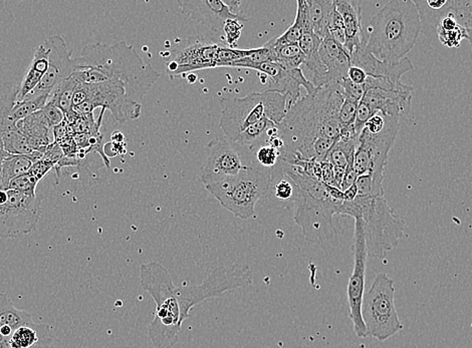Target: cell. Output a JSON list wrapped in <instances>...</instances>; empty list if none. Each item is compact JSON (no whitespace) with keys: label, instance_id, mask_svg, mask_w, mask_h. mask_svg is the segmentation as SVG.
Instances as JSON below:
<instances>
[{"label":"cell","instance_id":"6da1fadb","mask_svg":"<svg viewBox=\"0 0 472 348\" xmlns=\"http://www.w3.org/2000/svg\"><path fill=\"white\" fill-rule=\"evenodd\" d=\"M344 103V92L337 82H330L313 96L301 97L289 109L279 124V136L284 141L281 162L313 161V148L321 138L339 141V114Z\"/></svg>","mask_w":472,"mask_h":348},{"label":"cell","instance_id":"7a4b0ae2","mask_svg":"<svg viewBox=\"0 0 472 348\" xmlns=\"http://www.w3.org/2000/svg\"><path fill=\"white\" fill-rule=\"evenodd\" d=\"M75 75L80 82L89 85L115 82L126 89L131 101L139 104L160 77V72L145 63L126 41L113 45L89 43L82 48L81 55L75 58Z\"/></svg>","mask_w":472,"mask_h":348},{"label":"cell","instance_id":"3957f363","mask_svg":"<svg viewBox=\"0 0 472 348\" xmlns=\"http://www.w3.org/2000/svg\"><path fill=\"white\" fill-rule=\"evenodd\" d=\"M366 50L375 58L398 63L414 48L421 28L419 12L412 0H391L379 9L367 28Z\"/></svg>","mask_w":472,"mask_h":348},{"label":"cell","instance_id":"277c9868","mask_svg":"<svg viewBox=\"0 0 472 348\" xmlns=\"http://www.w3.org/2000/svg\"><path fill=\"white\" fill-rule=\"evenodd\" d=\"M281 168L294 185V222L306 239L310 242L332 239L336 234L333 219L339 215L344 202L333 199L325 183L309 176L299 165L282 162Z\"/></svg>","mask_w":472,"mask_h":348},{"label":"cell","instance_id":"5b68a950","mask_svg":"<svg viewBox=\"0 0 472 348\" xmlns=\"http://www.w3.org/2000/svg\"><path fill=\"white\" fill-rule=\"evenodd\" d=\"M339 215L359 219L363 227L368 257L378 259L397 247L405 232L406 222L395 215L384 195L359 196L344 202Z\"/></svg>","mask_w":472,"mask_h":348},{"label":"cell","instance_id":"8992f818","mask_svg":"<svg viewBox=\"0 0 472 348\" xmlns=\"http://www.w3.org/2000/svg\"><path fill=\"white\" fill-rule=\"evenodd\" d=\"M141 286L155 301L154 320L148 328L154 348H172L178 342L182 325L176 296V286L171 275L157 262L145 263L140 267Z\"/></svg>","mask_w":472,"mask_h":348},{"label":"cell","instance_id":"52a82bcc","mask_svg":"<svg viewBox=\"0 0 472 348\" xmlns=\"http://www.w3.org/2000/svg\"><path fill=\"white\" fill-rule=\"evenodd\" d=\"M286 97L279 92H252L245 97H232L225 101L219 126L225 138L235 143L236 138L262 119L281 124L288 114Z\"/></svg>","mask_w":472,"mask_h":348},{"label":"cell","instance_id":"ba28073f","mask_svg":"<svg viewBox=\"0 0 472 348\" xmlns=\"http://www.w3.org/2000/svg\"><path fill=\"white\" fill-rule=\"evenodd\" d=\"M272 185V169L257 164L250 165L237 176L204 187L226 210L247 220L254 215L257 202L269 196Z\"/></svg>","mask_w":472,"mask_h":348},{"label":"cell","instance_id":"9c48e42d","mask_svg":"<svg viewBox=\"0 0 472 348\" xmlns=\"http://www.w3.org/2000/svg\"><path fill=\"white\" fill-rule=\"evenodd\" d=\"M254 282V272L248 265H221L211 270L200 284L176 286L180 322L191 316L192 308L209 299L219 298L227 292L247 288Z\"/></svg>","mask_w":472,"mask_h":348},{"label":"cell","instance_id":"30bf717a","mask_svg":"<svg viewBox=\"0 0 472 348\" xmlns=\"http://www.w3.org/2000/svg\"><path fill=\"white\" fill-rule=\"evenodd\" d=\"M362 315L367 335L379 342H385L403 330L395 308L394 281L386 273L377 274L365 293Z\"/></svg>","mask_w":472,"mask_h":348},{"label":"cell","instance_id":"8fae6325","mask_svg":"<svg viewBox=\"0 0 472 348\" xmlns=\"http://www.w3.org/2000/svg\"><path fill=\"white\" fill-rule=\"evenodd\" d=\"M96 108H102V112L109 109L118 123L137 120L142 113V104L131 101L121 85L80 82L73 99V111L77 116H92Z\"/></svg>","mask_w":472,"mask_h":348},{"label":"cell","instance_id":"7c38bea8","mask_svg":"<svg viewBox=\"0 0 472 348\" xmlns=\"http://www.w3.org/2000/svg\"><path fill=\"white\" fill-rule=\"evenodd\" d=\"M400 119L385 116V126L378 134L366 129L358 137L355 152L354 170L358 177L368 174L375 184L383 188L384 170L388 163L389 152L400 130Z\"/></svg>","mask_w":472,"mask_h":348},{"label":"cell","instance_id":"4fadbf2b","mask_svg":"<svg viewBox=\"0 0 472 348\" xmlns=\"http://www.w3.org/2000/svg\"><path fill=\"white\" fill-rule=\"evenodd\" d=\"M43 198L14 190H0V238L14 239L35 230L41 215Z\"/></svg>","mask_w":472,"mask_h":348},{"label":"cell","instance_id":"5bb4252c","mask_svg":"<svg viewBox=\"0 0 472 348\" xmlns=\"http://www.w3.org/2000/svg\"><path fill=\"white\" fill-rule=\"evenodd\" d=\"M355 220L354 266L349 282H348L347 295L349 303V317L353 322V328L358 337L366 338V326H365L362 306L365 295V278H366V263L368 258L366 240H365L363 227L359 219Z\"/></svg>","mask_w":472,"mask_h":348},{"label":"cell","instance_id":"9a60e30c","mask_svg":"<svg viewBox=\"0 0 472 348\" xmlns=\"http://www.w3.org/2000/svg\"><path fill=\"white\" fill-rule=\"evenodd\" d=\"M238 147L240 146L225 137L211 141L208 160L201 168L200 181L204 186L237 176L250 167L243 164Z\"/></svg>","mask_w":472,"mask_h":348},{"label":"cell","instance_id":"2e32d148","mask_svg":"<svg viewBox=\"0 0 472 348\" xmlns=\"http://www.w3.org/2000/svg\"><path fill=\"white\" fill-rule=\"evenodd\" d=\"M218 48L215 43L195 40L186 48L175 50L166 62L167 74L173 79L197 70L215 69Z\"/></svg>","mask_w":472,"mask_h":348},{"label":"cell","instance_id":"e0dca14e","mask_svg":"<svg viewBox=\"0 0 472 348\" xmlns=\"http://www.w3.org/2000/svg\"><path fill=\"white\" fill-rule=\"evenodd\" d=\"M45 43L50 48L48 70L35 92L50 94L60 82L69 79L77 70L75 58H72L73 50H69L68 43L62 36H50Z\"/></svg>","mask_w":472,"mask_h":348},{"label":"cell","instance_id":"ac0fdd59","mask_svg":"<svg viewBox=\"0 0 472 348\" xmlns=\"http://www.w3.org/2000/svg\"><path fill=\"white\" fill-rule=\"evenodd\" d=\"M180 11L196 23L208 26L213 33H223V28L228 19H245L231 13L223 0H178Z\"/></svg>","mask_w":472,"mask_h":348},{"label":"cell","instance_id":"d6986e66","mask_svg":"<svg viewBox=\"0 0 472 348\" xmlns=\"http://www.w3.org/2000/svg\"><path fill=\"white\" fill-rule=\"evenodd\" d=\"M350 62H351L352 67L363 70L365 74L368 77H374V79H387L398 87L404 85L401 82L402 75L409 70H413L412 62L408 58H404L398 63L382 62L370 53L366 48L354 50L350 55Z\"/></svg>","mask_w":472,"mask_h":348},{"label":"cell","instance_id":"ffe728a7","mask_svg":"<svg viewBox=\"0 0 472 348\" xmlns=\"http://www.w3.org/2000/svg\"><path fill=\"white\" fill-rule=\"evenodd\" d=\"M413 89L399 91V89H370L362 97L361 101L366 104L373 114H381L386 116H401L408 114L411 108Z\"/></svg>","mask_w":472,"mask_h":348},{"label":"cell","instance_id":"44dd1931","mask_svg":"<svg viewBox=\"0 0 472 348\" xmlns=\"http://www.w3.org/2000/svg\"><path fill=\"white\" fill-rule=\"evenodd\" d=\"M345 24V50L351 55L354 50L366 48L367 33L362 26L361 1L358 0H335Z\"/></svg>","mask_w":472,"mask_h":348},{"label":"cell","instance_id":"7402d4cb","mask_svg":"<svg viewBox=\"0 0 472 348\" xmlns=\"http://www.w3.org/2000/svg\"><path fill=\"white\" fill-rule=\"evenodd\" d=\"M318 55L328 70V84H339L343 80L347 79L351 62L349 53L345 50L344 45L328 36L321 43Z\"/></svg>","mask_w":472,"mask_h":348},{"label":"cell","instance_id":"603a6c76","mask_svg":"<svg viewBox=\"0 0 472 348\" xmlns=\"http://www.w3.org/2000/svg\"><path fill=\"white\" fill-rule=\"evenodd\" d=\"M16 126L23 134L29 146L36 152L45 154L48 146L55 143L53 128L48 123L43 111L36 112L28 118L19 121Z\"/></svg>","mask_w":472,"mask_h":348},{"label":"cell","instance_id":"cb8c5ba5","mask_svg":"<svg viewBox=\"0 0 472 348\" xmlns=\"http://www.w3.org/2000/svg\"><path fill=\"white\" fill-rule=\"evenodd\" d=\"M9 342L11 348H50L53 335L48 325L31 321L14 331Z\"/></svg>","mask_w":472,"mask_h":348},{"label":"cell","instance_id":"d4e9b609","mask_svg":"<svg viewBox=\"0 0 472 348\" xmlns=\"http://www.w3.org/2000/svg\"><path fill=\"white\" fill-rule=\"evenodd\" d=\"M31 321V314L16 308L11 298L0 292V337L9 340L14 331Z\"/></svg>","mask_w":472,"mask_h":348},{"label":"cell","instance_id":"484cf974","mask_svg":"<svg viewBox=\"0 0 472 348\" xmlns=\"http://www.w3.org/2000/svg\"><path fill=\"white\" fill-rule=\"evenodd\" d=\"M449 0H415L419 12L421 28L425 36H430L436 31L442 18L449 13Z\"/></svg>","mask_w":472,"mask_h":348},{"label":"cell","instance_id":"4316f807","mask_svg":"<svg viewBox=\"0 0 472 348\" xmlns=\"http://www.w3.org/2000/svg\"><path fill=\"white\" fill-rule=\"evenodd\" d=\"M45 154L33 152L29 155H9L2 163V190H9V185L16 178L29 172L31 168Z\"/></svg>","mask_w":472,"mask_h":348},{"label":"cell","instance_id":"83f0119b","mask_svg":"<svg viewBox=\"0 0 472 348\" xmlns=\"http://www.w3.org/2000/svg\"><path fill=\"white\" fill-rule=\"evenodd\" d=\"M19 85L12 82H4L0 84V135L18 128L14 121V106L18 102Z\"/></svg>","mask_w":472,"mask_h":348},{"label":"cell","instance_id":"f1b7e54d","mask_svg":"<svg viewBox=\"0 0 472 348\" xmlns=\"http://www.w3.org/2000/svg\"><path fill=\"white\" fill-rule=\"evenodd\" d=\"M80 82H81L74 74L70 75L69 79L60 82L50 94V103L58 107L65 116L73 113V99Z\"/></svg>","mask_w":472,"mask_h":348},{"label":"cell","instance_id":"f546056e","mask_svg":"<svg viewBox=\"0 0 472 348\" xmlns=\"http://www.w3.org/2000/svg\"><path fill=\"white\" fill-rule=\"evenodd\" d=\"M277 126L279 125L269 119H262L254 125L248 126L247 130L236 138L235 143L240 147H248L252 150L264 138H265V142L267 143L269 131Z\"/></svg>","mask_w":472,"mask_h":348},{"label":"cell","instance_id":"4dcf8cb0","mask_svg":"<svg viewBox=\"0 0 472 348\" xmlns=\"http://www.w3.org/2000/svg\"><path fill=\"white\" fill-rule=\"evenodd\" d=\"M358 138L350 141H338L328 153L327 159L336 168L347 169L354 167L355 152H356Z\"/></svg>","mask_w":472,"mask_h":348},{"label":"cell","instance_id":"1f68e13d","mask_svg":"<svg viewBox=\"0 0 472 348\" xmlns=\"http://www.w3.org/2000/svg\"><path fill=\"white\" fill-rule=\"evenodd\" d=\"M50 94L33 92L29 96L26 97L23 101L16 102L14 111H12L14 121L18 123L19 121L28 118V116L36 113V112L41 111V109L45 108L46 104L50 102Z\"/></svg>","mask_w":472,"mask_h":348},{"label":"cell","instance_id":"d6a6232c","mask_svg":"<svg viewBox=\"0 0 472 348\" xmlns=\"http://www.w3.org/2000/svg\"><path fill=\"white\" fill-rule=\"evenodd\" d=\"M274 53V62L279 63L281 67L286 70L301 69V65L305 62V55L301 53L298 43L282 46Z\"/></svg>","mask_w":472,"mask_h":348},{"label":"cell","instance_id":"836d02e7","mask_svg":"<svg viewBox=\"0 0 472 348\" xmlns=\"http://www.w3.org/2000/svg\"><path fill=\"white\" fill-rule=\"evenodd\" d=\"M2 143L6 152L11 155H29L35 152L18 128L4 134Z\"/></svg>","mask_w":472,"mask_h":348},{"label":"cell","instance_id":"e575fe53","mask_svg":"<svg viewBox=\"0 0 472 348\" xmlns=\"http://www.w3.org/2000/svg\"><path fill=\"white\" fill-rule=\"evenodd\" d=\"M449 9L459 26L472 28V0H449Z\"/></svg>","mask_w":472,"mask_h":348},{"label":"cell","instance_id":"d590c367","mask_svg":"<svg viewBox=\"0 0 472 348\" xmlns=\"http://www.w3.org/2000/svg\"><path fill=\"white\" fill-rule=\"evenodd\" d=\"M250 50H240V48H222L219 46L216 55V67H232L235 62H240L250 55Z\"/></svg>","mask_w":472,"mask_h":348},{"label":"cell","instance_id":"8d00e7d4","mask_svg":"<svg viewBox=\"0 0 472 348\" xmlns=\"http://www.w3.org/2000/svg\"><path fill=\"white\" fill-rule=\"evenodd\" d=\"M438 38L440 43L449 48H458L461 45V40H468V33L467 29L461 26H457V28L451 31H444L441 29L436 31Z\"/></svg>","mask_w":472,"mask_h":348},{"label":"cell","instance_id":"74e56055","mask_svg":"<svg viewBox=\"0 0 472 348\" xmlns=\"http://www.w3.org/2000/svg\"><path fill=\"white\" fill-rule=\"evenodd\" d=\"M38 182L40 181L28 172L11 181L9 190H14L28 196H36V190Z\"/></svg>","mask_w":472,"mask_h":348},{"label":"cell","instance_id":"f35d334b","mask_svg":"<svg viewBox=\"0 0 472 348\" xmlns=\"http://www.w3.org/2000/svg\"><path fill=\"white\" fill-rule=\"evenodd\" d=\"M243 28H245V23L240 19H228L226 21L225 28H223V33H225V43L228 48H236L237 41L242 36Z\"/></svg>","mask_w":472,"mask_h":348},{"label":"cell","instance_id":"ab89813d","mask_svg":"<svg viewBox=\"0 0 472 348\" xmlns=\"http://www.w3.org/2000/svg\"><path fill=\"white\" fill-rule=\"evenodd\" d=\"M255 158H257L259 165L269 168V169H274L279 163L281 153L271 146L264 145L257 148L255 152Z\"/></svg>","mask_w":472,"mask_h":348},{"label":"cell","instance_id":"60d3db41","mask_svg":"<svg viewBox=\"0 0 472 348\" xmlns=\"http://www.w3.org/2000/svg\"><path fill=\"white\" fill-rule=\"evenodd\" d=\"M355 185H356L359 196L374 197L384 195V189L377 186L373 178L368 174L358 177Z\"/></svg>","mask_w":472,"mask_h":348},{"label":"cell","instance_id":"b9f144b4","mask_svg":"<svg viewBox=\"0 0 472 348\" xmlns=\"http://www.w3.org/2000/svg\"><path fill=\"white\" fill-rule=\"evenodd\" d=\"M358 106H359V102L344 97V103L340 107L339 114L340 129L345 128V126H354L355 121H356Z\"/></svg>","mask_w":472,"mask_h":348},{"label":"cell","instance_id":"7bdbcfd3","mask_svg":"<svg viewBox=\"0 0 472 348\" xmlns=\"http://www.w3.org/2000/svg\"><path fill=\"white\" fill-rule=\"evenodd\" d=\"M41 111L45 114V118L48 119V123L50 124L53 128L60 125L65 120V114L50 102H48Z\"/></svg>","mask_w":472,"mask_h":348},{"label":"cell","instance_id":"ee69618b","mask_svg":"<svg viewBox=\"0 0 472 348\" xmlns=\"http://www.w3.org/2000/svg\"><path fill=\"white\" fill-rule=\"evenodd\" d=\"M53 167H55V163H53L52 161L46 159L43 157V159L38 160V162H36L33 165V167L29 170V173L33 175V177H36L38 181H41V179L45 177V175L48 174Z\"/></svg>","mask_w":472,"mask_h":348},{"label":"cell","instance_id":"f6af8a7d","mask_svg":"<svg viewBox=\"0 0 472 348\" xmlns=\"http://www.w3.org/2000/svg\"><path fill=\"white\" fill-rule=\"evenodd\" d=\"M384 126H385V116L381 114H376L367 121L364 128L371 134H378L383 130Z\"/></svg>","mask_w":472,"mask_h":348},{"label":"cell","instance_id":"bcb514c9","mask_svg":"<svg viewBox=\"0 0 472 348\" xmlns=\"http://www.w3.org/2000/svg\"><path fill=\"white\" fill-rule=\"evenodd\" d=\"M358 175L355 172L354 167H348L345 169L344 179H343L342 184H340V191L345 192V190L355 185L357 181Z\"/></svg>","mask_w":472,"mask_h":348},{"label":"cell","instance_id":"7dc6e473","mask_svg":"<svg viewBox=\"0 0 472 348\" xmlns=\"http://www.w3.org/2000/svg\"><path fill=\"white\" fill-rule=\"evenodd\" d=\"M348 77L352 80L354 84L356 85H364L365 82L367 80L368 75L365 74L363 70L359 69L357 67H350L349 72H348Z\"/></svg>","mask_w":472,"mask_h":348},{"label":"cell","instance_id":"c3c4849f","mask_svg":"<svg viewBox=\"0 0 472 348\" xmlns=\"http://www.w3.org/2000/svg\"><path fill=\"white\" fill-rule=\"evenodd\" d=\"M9 153L6 152L4 148V143H2V137L0 135V190H2V163H4V159L6 157H9Z\"/></svg>","mask_w":472,"mask_h":348},{"label":"cell","instance_id":"681fc988","mask_svg":"<svg viewBox=\"0 0 472 348\" xmlns=\"http://www.w3.org/2000/svg\"><path fill=\"white\" fill-rule=\"evenodd\" d=\"M358 197V190L356 185H353L349 189L344 192V202L354 201Z\"/></svg>","mask_w":472,"mask_h":348},{"label":"cell","instance_id":"f907efd6","mask_svg":"<svg viewBox=\"0 0 472 348\" xmlns=\"http://www.w3.org/2000/svg\"><path fill=\"white\" fill-rule=\"evenodd\" d=\"M124 140H125V137H124L123 134L120 133V131H115V133L112 135V141H113V143H123Z\"/></svg>","mask_w":472,"mask_h":348},{"label":"cell","instance_id":"816d5d0a","mask_svg":"<svg viewBox=\"0 0 472 348\" xmlns=\"http://www.w3.org/2000/svg\"><path fill=\"white\" fill-rule=\"evenodd\" d=\"M0 348H11V344H9V339L0 337Z\"/></svg>","mask_w":472,"mask_h":348},{"label":"cell","instance_id":"f5cc1de1","mask_svg":"<svg viewBox=\"0 0 472 348\" xmlns=\"http://www.w3.org/2000/svg\"><path fill=\"white\" fill-rule=\"evenodd\" d=\"M186 79L189 84H195L197 75L193 74V72H191V74H188V75H187Z\"/></svg>","mask_w":472,"mask_h":348},{"label":"cell","instance_id":"db71d44e","mask_svg":"<svg viewBox=\"0 0 472 348\" xmlns=\"http://www.w3.org/2000/svg\"><path fill=\"white\" fill-rule=\"evenodd\" d=\"M467 33H468V40L471 43L472 50V28H467Z\"/></svg>","mask_w":472,"mask_h":348}]
</instances>
